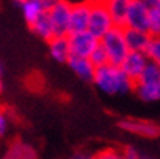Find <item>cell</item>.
Masks as SVG:
<instances>
[{"label":"cell","mask_w":160,"mask_h":159,"mask_svg":"<svg viewBox=\"0 0 160 159\" xmlns=\"http://www.w3.org/2000/svg\"><path fill=\"white\" fill-rule=\"evenodd\" d=\"M92 83L107 94H126V93L134 91V81H131L120 67L110 63L96 68Z\"/></svg>","instance_id":"1"},{"label":"cell","mask_w":160,"mask_h":159,"mask_svg":"<svg viewBox=\"0 0 160 159\" xmlns=\"http://www.w3.org/2000/svg\"><path fill=\"white\" fill-rule=\"evenodd\" d=\"M100 45L107 52L108 63L115 65V67H121V63L125 62L126 55L129 54V49H128L126 41H125L123 28L113 26L105 36L100 37Z\"/></svg>","instance_id":"2"},{"label":"cell","mask_w":160,"mask_h":159,"mask_svg":"<svg viewBox=\"0 0 160 159\" xmlns=\"http://www.w3.org/2000/svg\"><path fill=\"white\" fill-rule=\"evenodd\" d=\"M112 28H113V21H112L110 13L107 10L105 0H91V16L88 31L100 41V37L105 36Z\"/></svg>","instance_id":"3"},{"label":"cell","mask_w":160,"mask_h":159,"mask_svg":"<svg viewBox=\"0 0 160 159\" xmlns=\"http://www.w3.org/2000/svg\"><path fill=\"white\" fill-rule=\"evenodd\" d=\"M68 42H70L71 57H81V59H89L91 54L100 44V41L96 36H92L89 31L68 34Z\"/></svg>","instance_id":"4"},{"label":"cell","mask_w":160,"mask_h":159,"mask_svg":"<svg viewBox=\"0 0 160 159\" xmlns=\"http://www.w3.org/2000/svg\"><path fill=\"white\" fill-rule=\"evenodd\" d=\"M70 13H71V2L70 0H57L49 10V15L55 36H68V26H70Z\"/></svg>","instance_id":"5"},{"label":"cell","mask_w":160,"mask_h":159,"mask_svg":"<svg viewBox=\"0 0 160 159\" xmlns=\"http://www.w3.org/2000/svg\"><path fill=\"white\" fill-rule=\"evenodd\" d=\"M149 12H150V7L146 0H129L125 28H131V29L147 33V29H149Z\"/></svg>","instance_id":"6"},{"label":"cell","mask_w":160,"mask_h":159,"mask_svg":"<svg viewBox=\"0 0 160 159\" xmlns=\"http://www.w3.org/2000/svg\"><path fill=\"white\" fill-rule=\"evenodd\" d=\"M89 16H91V0H79V2H74V3L71 2L68 34L88 31Z\"/></svg>","instance_id":"7"},{"label":"cell","mask_w":160,"mask_h":159,"mask_svg":"<svg viewBox=\"0 0 160 159\" xmlns=\"http://www.w3.org/2000/svg\"><path fill=\"white\" fill-rule=\"evenodd\" d=\"M118 127L128 133L139 135L144 138H158L160 136V125L152 120L142 119H123L118 122Z\"/></svg>","instance_id":"8"},{"label":"cell","mask_w":160,"mask_h":159,"mask_svg":"<svg viewBox=\"0 0 160 159\" xmlns=\"http://www.w3.org/2000/svg\"><path fill=\"white\" fill-rule=\"evenodd\" d=\"M147 63H149V59L144 52H129L120 68L126 73V77L131 81L136 83L139 80V77L142 75Z\"/></svg>","instance_id":"9"},{"label":"cell","mask_w":160,"mask_h":159,"mask_svg":"<svg viewBox=\"0 0 160 159\" xmlns=\"http://www.w3.org/2000/svg\"><path fill=\"white\" fill-rule=\"evenodd\" d=\"M125 33V41L129 52H144L150 42V34L144 33V31H138V29H131V28H123Z\"/></svg>","instance_id":"10"},{"label":"cell","mask_w":160,"mask_h":159,"mask_svg":"<svg viewBox=\"0 0 160 159\" xmlns=\"http://www.w3.org/2000/svg\"><path fill=\"white\" fill-rule=\"evenodd\" d=\"M2 159H39V156H37V151L31 145H28L23 140L18 138L10 143Z\"/></svg>","instance_id":"11"},{"label":"cell","mask_w":160,"mask_h":159,"mask_svg":"<svg viewBox=\"0 0 160 159\" xmlns=\"http://www.w3.org/2000/svg\"><path fill=\"white\" fill-rule=\"evenodd\" d=\"M49 50L50 55L60 63H68L71 52H70V42L68 36H55L49 41Z\"/></svg>","instance_id":"12"},{"label":"cell","mask_w":160,"mask_h":159,"mask_svg":"<svg viewBox=\"0 0 160 159\" xmlns=\"http://www.w3.org/2000/svg\"><path fill=\"white\" fill-rule=\"evenodd\" d=\"M105 5H107V10L110 13L112 21H113V26L125 28L129 0H105Z\"/></svg>","instance_id":"13"},{"label":"cell","mask_w":160,"mask_h":159,"mask_svg":"<svg viewBox=\"0 0 160 159\" xmlns=\"http://www.w3.org/2000/svg\"><path fill=\"white\" fill-rule=\"evenodd\" d=\"M70 68L78 75L84 81H94V75H96V67L91 63L89 59H81V57H70L68 60Z\"/></svg>","instance_id":"14"},{"label":"cell","mask_w":160,"mask_h":159,"mask_svg":"<svg viewBox=\"0 0 160 159\" xmlns=\"http://www.w3.org/2000/svg\"><path fill=\"white\" fill-rule=\"evenodd\" d=\"M20 7H21V12H23V16H24L28 26L36 23L47 12L42 0H26V2L20 3Z\"/></svg>","instance_id":"15"},{"label":"cell","mask_w":160,"mask_h":159,"mask_svg":"<svg viewBox=\"0 0 160 159\" xmlns=\"http://www.w3.org/2000/svg\"><path fill=\"white\" fill-rule=\"evenodd\" d=\"M29 28H31V31H32L36 36H39L41 39H44V41H47V42H49L52 37H55L53 26H52V21H50L49 15H47V12H45L36 23H32Z\"/></svg>","instance_id":"16"},{"label":"cell","mask_w":160,"mask_h":159,"mask_svg":"<svg viewBox=\"0 0 160 159\" xmlns=\"http://www.w3.org/2000/svg\"><path fill=\"white\" fill-rule=\"evenodd\" d=\"M160 80V67L155 65L154 62H150L146 65V68L142 72V75L139 77V80L136 83H144V85H154V83H158ZM134 83V85H136Z\"/></svg>","instance_id":"17"},{"label":"cell","mask_w":160,"mask_h":159,"mask_svg":"<svg viewBox=\"0 0 160 159\" xmlns=\"http://www.w3.org/2000/svg\"><path fill=\"white\" fill-rule=\"evenodd\" d=\"M147 33L150 34V37H160V13L154 7H150V12H149V29H147Z\"/></svg>","instance_id":"18"},{"label":"cell","mask_w":160,"mask_h":159,"mask_svg":"<svg viewBox=\"0 0 160 159\" xmlns=\"http://www.w3.org/2000/svg\"><path fill=\"white\" fill-rule=\"evenodd\" d=\"M146 55L150 62L160 67V37H152L146 49Z\"/></svg>","instance_id":"19"},{"label":"cell","mask_w":160,"mask_h":159,"mask_svg":"<svg viewBox=\"0 0 160 159\" xmlns=\"http://www.w3.org/2000/svg\"><path fill=\"white\" fill-rule=\"evenodd\" d=\"M92 159H125V156H123V151H121V149L108 146V148L99 149L97 153H94Z\"/></svg>","instance_id":"20"},{"label":"cell","mask_w":160,"mask_h":159,"mask_svg":"<svg viewBox=\"0 0 160 159\" xmlns=\"http://www.w3.org/2000/svg\"><path fill=\"white\" fill-rule=\"evenodd\" d=\"M89 60H91V63H92L96 68H100V67H103V65H108V57H107V52L103 50V47H102L100 44L97 45V49L91 54Z\"/></svg>","instance_id":"21"},{"label":"cell","mask_w":160,"mask_h":159,"mask_svg":"<svg viewBox=\"0 0 160 159\" xmlns=\"http://www.w3.org/2000/svg\"><path fill=\"white\" fill-rule=\"evenodd\" d=\"M121 151H123L125 159H147V157H144V156L141 154L136 148H133V146H125Z\"/></svg>","instance_id":"22"},{"label":"cell","mask_w":160,"mask_h":159,"mask_svg":"<svg viewBox=\"0 0 160 159\" xmlns=\"http://www.w3.org/2000/svg\"><path fill=\"white\" fill-rule=\"evenodd\" d=\"M8 130V115L7 112L2 110V107H0V138H2Z\"/></svg>","instance_id":"23"},{"label":"cell","mask_w":160,"mask_h":159,"mask_svg":"<svg viewBox=\"0 0 160 159\" xmlns=\"http://www.w3.org/2000/svg\"><path fill=\"white\" fill-rule=\"evenodd\" d=\"M146 2L149 3V7H154V5H157V3H160V0H146Z\"/></svg>","instance_id":"24"},{"label":"cell","mask_w":160,"mask_h":159,"mask_svg":"<svg viewBox=\"0 0 160 159\" xmlns=\"http://www.w3.org/2000/svg\"><path fill=\"white\" fill-rule=\"evenodd\" d=\"M154 8H155V10L160 13V3H157V5H154Z\"/></svg>","instance_id":"25"},{"label":"cell","mask_w":160,"mask_h":159,"mask_svg":"<svg viewBox=\"0 0 160 159\" xmlns=\"http://www.w3.org/2000/svg\"><path fill=\"white\" fill-rule=\"evenodd\" d=\"M2 73H3V65L0 63V77H2Z\"/></svg>","instance_id":"26"},{"label":"cell","mask_w":160,"mask_h":159,"mask_svg":"<svg viewBox=\"0 0 160 159\" xmlns=\"http://www.w3.org/2000/svg\"><path fill=\"white\" fill-rule=\"evenodd\" d=\"M15 2H16L18 5H20V3H23V2H26V0H15Z\"/></svg>","instance_id":"27"},{"label":"cell","mask_w":160,"mask_h":159,"mask_svg":"<svg viewBox=\"0 0 160 159\" xmlns=\"http://www.w3.org/2000/svg\"><path fill=\"white\" fill-rule=\"evenodd\" d=\"M0 91H2V81H0Z\"/></svg>","instance_id":"28"},{"label":"cell","mask_w":160,"mask_h":159,"mask_svg":"<svg viewBox=\"0 0 160 159\" xmlns=\"http://www.w3.org/2000/svg\"><path fill=\"white\" fill-rule=\"evenodd\" d=\"M147 159H149V157H147Z\"/></svg>","instance_id":"29"}]
</instances>
